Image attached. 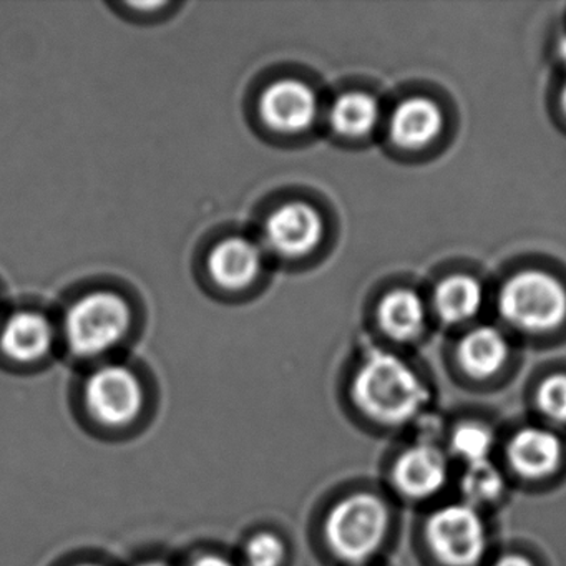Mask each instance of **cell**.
Instances as JSON below:
<instances>
[{
  "label": "cell",
  "mask_w": 566,
  "mask_h": 566,
  "mask_svg": "<svg viewBox=\"0 0 566 566\" xmlns=\"http://www.w3.org/2000/svg\"><path fill=\"white\" fill-rule=\"evenodd\" d=\"M357 409L382 426H402L419 416L429 390L419 374L396 354L374 353L353 382Z\"/></svg>",
  "instance_id": "cell-1"
},
{
  "label": "cell",
  "mask_w": 566,
  "mask_h": 566,
  "mask_svg": "<svg viewBox=\"0 0 566 566\" xmlns=\"http://www.w3.org/2000/svg\"><path fill=\"white\" fill-rule=\"evenodd\" d=\"M389 525V510L382 499L374 493H350L327 513L324 538L334 556L359 565L379 552Z\"/></svg>",
  "instance_id": "cell-2"
},
{
  "label": "cell",
  "mask_w": 566,
  "mask_h": 566,
  "mask_svg": "<svg viewBox=\"0 0 566 566\" xmlns=\"http://www.w3.org/2000/svg\"><path fill=\"white\" fill-rule=\"evenodd\" d=\"M132 310L120 294L95 291L69 307L64 336L69 349L77 357L94 359L115 349L127 337Z\"/></svg>",
  "instance_id": "cell-3"
},
{
  "label": "cell",
  "mask_w": 566,
  "mask_h": 566,
  "mask_svg": "<svg viewBox=\"0 0 566 566\" xmlns=\"http://www.w3.org/2000/svg\"><path fill=\"white\" fill-rule=\"evenodd\" d=\"M499 311L516 329L548 333L565 323V286L545 271H520L503 284Z\"/></svg>",
  "instance_id": "cell-4"
},
{
  "label": "cell",
  "mask_w": 566,
  "mask_h": 566,
  "mask_svg": "<svg viewBox=\"0 0 566 566\" xmlns=\"http://www.w3.org/2000/svg\"><path fill=\"white\" fill-rule=\"evenodd\" d=\"M426 539L443 566H476L485 556L489 536L479 509L452 503L427 520Z\"/></svg>",
  "instance_id": "cell-5"
},
{
  "label": "cell",
  "mask_w": 566,
  "mask_h": 566,
  "mask_svg": "<svg viewBox=\"0 0 566 566\" xmlns=\"http://www.w3.org/2000/svg\"><path fill=\"white\" fill-rule=\"evenodd\" d=\"M88 416L104 427L122 429L144 412L145 389L130 367L107 364L88 376L84 387Z\"/></svg>",
  "instance_id": "cell-6"
},
{
  "label": "cell",
  "mask_w": 566,
  "mask_h": 566,
  "mask_svg": "<svg viewBox=\"0 0 566 566\" xmlns=\"http://www.w3.org/2000/svg\"><path fill=\"white\" fill-rule=\"evenodd\" d=\"M323 237V217L316 208L303 201L281 205L264 221V244L268 250L286 260L313 253Z\"/></svg>",
  "instance_id": "cell-7"
},
{
  "label": "cell",
  "mask_w": 566,
  "mask_h": 566,
  "mask_svg": "<svg viewBox=\"0 0 566 566\" xmlns=\"http://www.w3.org/2000/svg\"><path fill=\"white\" fill-rule=\"evenodd\" d=\"M317 114L319 102L316 92L296 78L274 82L261 94V120L277 134H303L313 127Z\"/></svg>",
  "instance_id": "cell-8"
},
{
  "label": "cell",
  "mask_w": 566,
  "mask_h": 566,
  "mask_svg": "<svg viewBox=\"0 0 566 566\" xmlns=\"http://www.w3.org/2000/svg\"><path fill=\"white\" fill-rule=\"evenodd\" d=\"M449 479L446 453L436 443H413L397 457L392 469V482L402 495L426 500L437 495Z\"/></svg>",
  "instance_id": "cell-9"
},
{
  "label": "cell",
  "mask_w": 566,
  "mask_h": 566,
  "mask_svg": "<svg viewBox=\"0 0 566 566\" xmlns=\"http://www.w3.org/2000/svg\"><path fill=\"white\" fill-rule=\"evenodd\" d=\"M506 460L523 479H546L562 465L563 442L552 430L525 427L509 440Z\"/></svg>",
  "instance_id": "cell-10"
},
{
  "label": "cell",
  "mask_w": 566,
  "mask_h": 566,
  "mask_svg": "<svg viewBox=\"0 0 566 566\" xmlns=\"http://www.w3.org/2000/svg\"><path fill=\"white\" fill-rule=\"evenodd\" d=\"M261 271L263 251L248 238H228L218 243L208 256V273L221 290H247L256 283Z\"/></svg>",
  "instance_id": "cell-11"
},
{
  "label": "cell",
  "mask_w": 566,
  "mask_h": 566,
  "mask_svg": "<svg viewBox=\"0 0 566 566\" xmlns=\"http://www.w3.org/2000/svg\"><path fill=\"white\" fill-rule=\"evenodd\" d=\"M54 336V327L48 317L32 311H22L9 317L0 331V350L15 363H35L48 356Z\"/></svg>",
  "instance_id": "cell-12"
},
{
  "label": "cell",
  "mask_w": 566,
  "mask_h": 566,
  "mask_svg": "<svg viewBox=\"0 0 566 566\" xmlns=\"http://www.w3.org/2000/svg\"><path fill=\"white\" fill-rule=\"evenodd\" d=\"M442 128L443 115L439 105L422 97L402 102L389 122V134L394 144L412 150L436 140Z\"/></svg>",
  "instance_id": "cell-13"
},
{
  "label": "cell",
  "mask_w": 566,
  "mask_h": 566,
  "mask_svg": "<svg viewBox=\"0 0 566 566\" xmlns=\"http://www.w3.org/2000/svg\"><path fill=\"white\" fill-rule=\"evenodd\" d=\"M509 357V343L499 329L480 326L463 336L459 344V363L469 376L486 379L502 369Z\"/></svg>",
  "instance_id": "cell-14"
},
{
  "label": "cell",
  "mask_w": 566,
  "mask_h": 566,
  "mask_svg": "<svg viewBox=\"0 0 566 566\" xmlns=\"http://www.w3.org/2000/svg\"><path fill=\"white\" fill-rule=\"evenodd\" d=\"M377 317L390 339L409 343L419 337L426 326V306L416 291H390L380 301Z\"/></svg>",
  "instance_id": "cell-15"
},
{
  "label": "cell",
  "mask_w": 566,
  "mask_h": 566,
  "mask_svg": "<svg viewBox=\"0 0 566 566\" xmlns=\"http://www.w3.org/2000/svg\"><path fill=\"white\" fill-rule=\"evenodd\" d=\"M483 303V290L479 281L465 274L446 277L433 293V306L440 319L459 324L476 316Z\"/></svg>",
  "instance_id": "cell-16"
},
{
  "label": "cell",
  "mask_w": 566,
  "mask_h": 566,
  "mask_svg": "<svg viewBox=\"0 0 566 566\" xmlns=\"http://www.w3.org/2000/svg\"><path fill=\"white\" fill-rule=\"evenodd\" d=\"M380 117V107L373 95L349 92L340 95L331 105L329 124L336 134L357 138L370 134Z\"/></svg>",
  "instance_id": "cell-17"
},
{
  "label": "cell",
  "mask_w": 566,
  "mask_h": 566,
  "mask_svg": "<svg viewBox=\"0 0 566 566\" xmlns=\"http://www.w3.org/2000/svg\"><path fill=\"white\" fill-rule=\"evenodd\" d=\"M460 490H462L467 505L479 509V506L496 502L503 495L505 479L490 460H485V462L467 465L462 480H460Z\"/></svg>",
  "instance_id": "cell-18"
},
{
  "label": "cell",
  "mask_w": 566,
  "mask_h": 566,
  "mask_svg": "<svg viewBox=\"0 0 566 566\" xmlns=\"http://www.w3.org/2000/svg\"><path fill=\"white\" fill-rule=\"evenodd\" d=\"M493 443H495V437L492 430L479 422L460 423L450 437L452 452L463 460L465 465L490 460Z\"/></svg>",
  "instance_id": "cell-19"
},
{
  "label": "cell",
  "mask_w": 566,
  "mask_h": 566,
  "mask_svg": "<svg viewBox=\"0 0 566 566\" xmlns=\"http://www.w3.org/2000/svg\"><path fill=\"white\" fill-rule=\"evenodd\" d=\"M286 558V542L270 530L253 533L243 546L244 566H284Z\"/></svg>",
  "instance_id": "cell-20"
},
{
  "label": "cell",
  "mask_w": 566,
  "mask_h": 566,
  "mask_svg": "<svg viewBox=\"0 0 566 566\" xmlns=\"http://www.w3.org/2000/svg\"><path fill=\"white\" fill-rule=\"evenodd\" d=\"M536 406L552 422L566 423V374H553L543 379L536 392Z\"/></svg>",
  "instance_id": "cell-21"
},
{
  "label": "cell",
  "mask_w": 566,
  "mask_h": 566,
  "mask_svg": "<svg viewBox=\"0 0 566 566\" xmlns=\"http://www.w3.org/2000/svg\"><path fill=\"white\" fill-rule=\"evenodd\" d=\"M187 566H240L231 562L227 556L218 555V553H201L190 559Z\"/></svg>",
  "instance_id": "cell-22"
},
{
  "label": "cell",
  "mask_w": 566,
  "mask_h": 566,
  "mask_svg": "<svg viewBox=\"0 0 566 566\" xmlns=\"http://www.w3.org/2000/svg\"><path fill=\"white\" fill-rule=\"evenodd\" d=\"M493 566H535L532 559L523 555H505L496 559Z\"/></svg>",
  "instance_id": "cell-23"
},
{
  "label": "cell",
  "mask_w": 566,
  "mask_h": 566,
  "mask_svg": "<svg viewBox=\"0 0 566 566\" xmlns=\"http://www.w3.org/2000/svg\"><path fill=\"white\" fill-rule=\"evenodd\" d=\"M137 566H168L167 563L158 562V559H148V562L138 563Z\"/></svg>",
  "instance_id": "cell-24"
},
{
  "label": "cell",
  "mask_w": 566,
  "mask_h": 566,
  "mask_svg": "<svg viewBox=\"0 0 566 566\" xmlns=\"http://www.w3.org/2000/svg\"><path fill=\"white\" fill-rule=\"evenodd\" d=\"M562 104H563V111H565V114H566V85H565V88H563Z\"/></svg>",
  "instance_id": "cell-25"
},
{
  "label": "cell",
  "mask_w": 566,
  "mask_h": 566,
  "mask_svg": "<svg viewBox=\"0 0 566 566\" xmlns=\"http://www.w3.org/2000/svg\"><path fill=\"white\" fill-rule=\"evenodd\" d=\"M75 566H104V565H101V563L88 562V563H78V565H75Z\"/></svg>",
  "instance_id": "cell-26"
},
{
  "label": "cell",
  "mask_w": 566,
  "mask_h": 566,
  "mask_svg": "<svg viewBox=\"0 0 566 566\" xmlns=\"http://www.w3.org/2000/svg\"><path fill=\"white\" fill-rule=\"evenodd\" d=\"M559 52H562L563 59L566 61V39L562 42V49H559Z\"/></svg>",
  "instance_id": "cell-27"
}]
</instances>
